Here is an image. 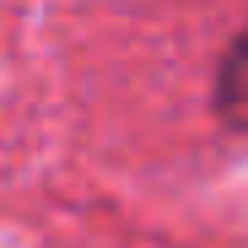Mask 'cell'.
Masks as SVG:
<instances>
[{
	"mask_svg": "<svg viewBox=\"0 0 248 248\" xmlns=\"http://www.w3.org/2000/svg\"><path fill=\"white\" fill-rule=\"evenodd\" d=\"M216 108H221L227 124L248 130V32L232 44V54H227L221 70H216Z\"/></svg>",
	"mask_w": 248,
	"mask_h": 248,
	"instance_id": "6da1fadb",
	"label": "cell"
}]
</instances>
